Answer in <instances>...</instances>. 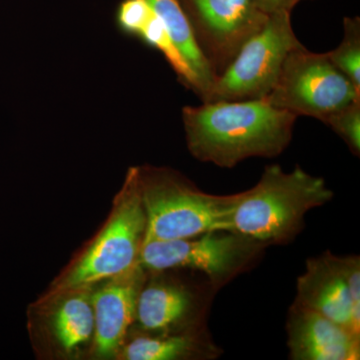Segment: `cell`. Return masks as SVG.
<instances>
[{
    "instance_id": "6da1fadb",
    "label": "cell",
    "mask_w": 360,
    "mask_h": 360,
    "mask_svg": "<svg viewBox=\"0 0 360 360\" xmlns=\"http://www.w3.org/2000/svg\"><path fill=\"white\" fill-rule=\"evenodd\" d=\"M181 116L191 155L224 168L251 158L281 155L292 141L297 120L265 98L187 105Z\"/></svg>"
},
{
    "instance_id": "7a4b0ae2",
    "label": "cell",
    "mask_w": 360,
    "mask_h": 360,
    "mask_svg": "<svg viewBox=\"0 0 360 360\" xmlns=\"http://www.w3.org/2000/svg\"><path fill=\"white\" fill-rule=\"evenodd\" d=\"M322 177L296 167L284 172L281 165L265 167L259 181L238 193L231 231L267 246L290 243L302 231L305 215L333 200Z\"/></svg>"
},
{
    "instance_id": "3957f363",
    "label": "cell",
    "mask_w": 360,
    "mask_h": 360,
    "mask_svg": "<svg viewBox=\"0 0 360 360\" xmlns=\"http://www.w3.org/2000/svg\"><path fill=\"white\" fill-rule=\"evenodd\" d=\"M137 174L146 217L143 243L231 231L238 193H206L167 168L137 167Z\"/></svg>"
},
{
    "instance_id": "277c9868",
    "label": "cell",
    "mask_w": 360,
    "mask_h": 360,
    "mask_svg": "<svg viewBox=\"0 0 360 360\" xmlns=\"http://www.w3.org/2000/svg\"><path fill=\"white\" fill-rule=\"evenodd\" d=\"M146 229L137 167H131L108 224L70 270L61 290H84L141 267L139 255Z\"/></svg>"
},
{
    "instance_id": "5b68a950",
    "label": "cell",
    "mask_w": 360,
    "mask_h": 360,
    "mask_svg": "<svg viewBox=\"0 0 360 360\" xmlns=\"http://www.w3.org/2000/svg\"><path fill=\"white\" fill-rule=\"evenodd\" d=\"M272 106L295 116L323 120L354 101L360 91L328 58L304 45L288 54L276 84L265 97Z\"/></svg>"
},
{
    "instance_id": "8992f818",
    "label": "cell",
    "mask_w": 360,
    "mask_h": 360,
    "mask_svg": "<svg viewBox=\"0 0 360 360\" xmlns=\"http://www.w3.org/2000/svg\"><path fill=\"white\" fill-rule=\"evenodd\" d=\"M265 248L238 232L212 231L191 238L143 243L139 265L153 271L196 270L207 276L213 286L221 288L250 269Z\"/></svg>"
},
{
    "instance_id": "52a82bcc",
    "label": "cell",
    "mask_w": 360,
    "mask_h": 360,
    "mask_svg": "<svg viewBox=\"0 0 360 360\" xmlns=\"http://www.w3.org/2000/svg\"><path fill=\"white\" fill-rule=\"evenodd\" d=\"M303 45L296 37L291 13L269 14L262 30L215 78L203 103L264 99L276 84L288 54Z\"/></svg>"
},
{
    "instance_id": "ba28073f",
    "label": "cell",
    "mask_w": 360,
    "mask_h": 360,
    "mask_svg": "<svg viewBox=\"0 0 360 360\" xmlns=\"http://www.w3.org/2000/svg\"><path fill=\"white\" fill-rule=\"evenodd\" d=\"M180 4L194 41L217 77L269 20L252 0H180Z\"/></svg>"
},
{
    "instance_id": "9c48e42d",
    "label": "cell",
    "mask_w": 360,
    "mask_h": 360,
    "mask_svg": "<svg viewBox=\"0 0 360 360\" xmlns=\"http://www.w3.org/2000/svg\"><path fill=\"white\" fill-rule=\"evenodd\" d=\"M292 360H359L360 335L319 312L293 303L286 321Z\"/></svg>"
},
{
    "instance_id": "30bf717a",
    "label": "cell",
    "mask_w": 360,
    "mask_h": 360,
    "mask_svg": "<svg viewBox=\"0 0 360 360\" xmlns=\"http://www.w3.org/2000/svg\"><path fill=\"white\" fill-rule=\"evenodd\" d=\"M295 302L360 335V312L352 304L340 257L326 252L307 260Z\"/></svg>"
},
{
    "instance_id": "8fae6325",
    "label": "cell",
    "mask_w": 360,
    "mask_h": 360,
    "mask_svg": "<svg viewBox=\"0 0 360 360\" xmlns=\"http://www.w3.org/2000/svg\"><path fill=\"white\" fill-rule=\"evenodd\" d=\"M141 267L110 279L91 297L94 312V342L99 356H111L122 347L136 316Z\"/></svg>"
},
{
    "instance_id": "7c38bea8",
    "label": "cell",
    "mask_w": 360,
    "mask_h": 360,
    "mask_svg": "<svg viewBox=\"0 0 360 360\" xmlns=\"http://www.w3.org/2000/svg\"><path fill=\"white\" fill-rule=\"evenodd\" d=\"M156 16L167 26L172 41L193 72L194 94L205 101L214 82V73L194 41L191 25L182 9L180 0H144Z\"/></svg>"
},
{
    "instance_id": "4fadbf2b",
    "label": "cell",
    "mask_w": 360,
    "mask_h": 360,
    "mask_svg": "<svg viewBox=\"0 0 360 360\" xmlns=\"http://www.w3.org/2000/svg\"><path fill=\"white\" fill-rule=\"evenodd\" d=\"M194 309L191 292L170 284H155L139 291L136 319L142 328L165 330L186 319Z\"/></svg>"
},
{
    "instance_id": "5bb4252c",
    "label": "cell",
    "mask_w": 360,
    "mask_h": 360,
    "mask_svg": "<svg viewBox=\"0 0 360 360\" xmlns=\"http://www.w3.org/2000/svg\"><path fill=\"white\" fill-rule=\"evenodd\" d=\"M217 347L210 340L191 335L141 336L123 350V359L129 360H174L188 357H213Z\"/></svg>"
},
{
    "instance_id": "9a60e30c",
    "label": "cell",
    "mask_w": 360,
    "mask_h": 360,
    "mask_svg": "<svg viewBox=\"0 0 360 360\" xmlns=\"http://www.w3.org/2000/svg\"><path fill=\"white\" fill-rule=\"evenodd\" d=\"M54 333L65 350L86 342L94 333L91 300L84 293L70 296L61 303L53 317Z\"/></svg>"
},
{
    "instance_id": "2e32d148",
    "label": "cell",
    "mask_w": 360,
    "mask_h": 360,
    "mask_svg": "<svg viewBox=\"0 0 360 360\" xmlns=\"http://www.w3.org/2000/svg\"><path fill=\"white\" fill-rule=\"evenodd\" d=\"M137 39L142 40L148 46L153 47L156 51L163 54L172 70L176 73L180 84H184L187 89L194 92L195 82L193 72L182 58L176 45L172 41V37L168 32L167 26L155 13L149 18L148 23L142 28L137 35Z\"/></svg>"
},
{
    "instance_id": "e0dca14e",
    "label": "cell",
    "mask_w": 360,
    "mask_h": 360,
    "mask_svg": "<svg viewBox=\"0 0 360 360\" xmlns=\"http://www.w3.org/2000/svg\"><path fill=\"white\" fill-rule=\"evenodd\" d=\"M328 58L349 78L360 91V18H345L343 39L333 51L326 52Z\"/></svg>"
},
{
    "instance_id": "ac0fdd59",
    "label": "cell",
    "mask_w": 360,
    "mask_h": 360,
    "mask_svg": "<svg viewBox=\"0 0 360 360\" xmlns=\"http://www.w3.org/2000/svg\"><path fill=\"white\" fill-rule=\"evenodd\" d=\"M347 144L354 155H360V99L348 104L323 120Z\"/></svg>"
},
{
    "instance_id": "d6986e66",
    "label": "cell",
    "mask_w": 360,
    "mask_h": 360,
    "mask_svg": "<svg viewBox=\"0 0 360 360\" xmlns=\"http://www.w3.org/2000/svg\"><path fill=\"white\" fill-rule=\"evenodd\" d=\"M153 14L144 0H123L116 13V23L122 33L137 37Z\"/></svg>"
},
{
    "instance_id": "ffe728a7",
    "label": "cell",
    "mask_w": 360,
    "mask_h": 360,
    "mask_svg": "<svg viewBox=\"0 0 360 360\" xmlns=\"http://www.w3.org/2000/svg\"><path fill=\"white\" fill-rule=\"evenodd\" d=\"M352 304L360 312V260L356 255L340 257Z\"/></svg>"
},
{
    "instance_id": "44dd1931",
    "label": "cell",
    "mask_w": 360,
    "mask_h": 360,
    "mask_svg": "<svg viewBox=\"0 0 360 360\" xmlns=\"http://www.w3.org/2000/svg\"><path fill=\"white\" fill-rule=\"evenodd\" d=\"M252 1L259 11L269 15L279 11L291 13L302 0H252Z\"/></svg>"
}]
</instances>
